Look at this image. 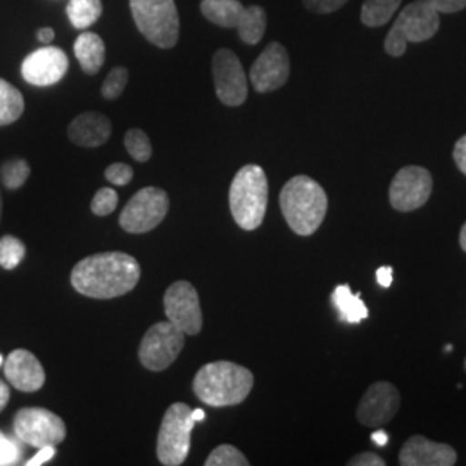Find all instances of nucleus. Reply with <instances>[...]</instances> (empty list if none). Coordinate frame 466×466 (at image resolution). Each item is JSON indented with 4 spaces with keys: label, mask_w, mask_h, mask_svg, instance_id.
Wrapping results in <instances>:
<instances>
[{
    "label": "nucleus",
    "mask_w": 466,
    "mask_h": 466,
    "mask_svg": "<svg viewBox=\"0 0 466 466\" xmlns=\"http://www.w3.org/2000/svg\"><path fill=\"white\" fill-rule=\"evenodd\" d=\"M140 265L127 252H100L82 259L71 271L73 289L85 298L113 299L134 290Z\"/></svg>",
    "instance_id": "obj_1"
},
{
    "label": "nucleus",
    "mask_w": 466,
    "mask_h": 466,
    "mask_svg": "<svg viewBox=\"0 0 466 466\" xmlns=\"http://www.w3.org/2000/svg\"><path fill=\"white\" fill-rule=\"evenodd\" d=\"M280 208L290 230L309 237L321 227L329 209L323 187L306 175H298L283 185Z\"/></svg>",
    "instance_id": "obj_2"
},
{
    "label": "nucleus",
    "mask_w": 466,
    "mask_h": 466,
    "mask_svg": "<svg viewBox=\"0 0 466 466\" xmlns=\"http://www.w3.org/2000/svg\"><path fill=\"white\" fill-rule=\"evenodd\" d=\"M192 387L204 404L215 408L235 406L248 400L254 387V375L232 361H215L200 368Z\"/></svg>",
    "instance_id": "obj_3"
},
{
    "label": "nucleus",
    "mask_w": 466,
    "mask_h": 466,
    "mask_svg": "<svg viewBox=\"0 0 466 466\" xmlns=\"http://www.w3.org/2000/svg\"><path fill=\"white\" fill-rule=\"evenodd\" d=\"M230 211L242 230H256L263 225L268 209V178L258 165L240 167L230 185Z\"/></svg>",
    "instance_id": "obj_4"
},
{
    "label": "nucleus",
    "mask_w": 466,
    "mask_h": 466,
    "mask_svg": "<svg viewBox=\"0 0 466 466\" xmlns=\"http://www.w3.org/2000/svg\"><path fill=\"white\" fill-rule=\"evenodd\" d=\"M441 28V15L425 0L408 4L394 21L383 40V49L390 57H402L408 44L431 40Z\"/></svg>",
    "instance_id": "obj_5"
},
{
    "label": "nucleus",
    "mask_w": 466,
    "mask_h": 466,
    "mask_svg": "<svg viewBox=\"0 0 466 466\" xmlns=\"http://www.w3.org/2000/svg\"><path fill=\"white\" fill-rule=\"evenodd\" d=\"M206 417L204 410H190L184 402L167 408L157 433V460L165 466L184 463L190 452V435L194 425Z\"/></svg>",
    "instance_id": "obj_6"
},
{
    "label": "nucleus",
    "mask_w": 466,
    "mask_h": 466,
    "mask_svg": "<svg viewBox=\"0 0 466 466\" xmlns=\"http://www.w3.org/2000/svg\"><path fill=\"white\" fill-rule=\"evenodd\" d=\"M200 13L219 28H235L248 46L259 44L267 34V11L261 5L244 7L238 0H202Z\"/></svg>",
    "instance_id": "obj_7"
},
{
    "label": "nucleus",
    "mask_w": 466,
    "mask_h": 466,
    "mask_svg": "<svg viewBox=\"0 0 466 466\" xmlns=\"http://www.w3.org/2000/svg\"><path fill=\"white\" fill-rule=\"evenodd\" d=\"M138 32L159 49H173L180 36V16L175 0H130Z\"/></svg>",
    "instance_id": "obj_8"
},
{
    "label": "nucleus",
    "mask_w": 466,
    "mask_h": 466,
    "mask_svg": "<svg viewBox=\"0 0 466 466\" xmlns=\"http://www.w3.org/2000/svg\"><path fill=\"white\" fill-rule=\"evenodd\" d=\"M169 198L163 188L146 187L135 194L121 211L119 225L125 232L147 233L167 218Z\"/></svg>",
    "instance_id": "obj_9"
},
{
    "label": "nucleus",
    "mask_w": 466,
    "mask_h": 466,
    "mask_svg": "<svg viewBox=\"0 0 466 466\" xmlns=\"http://www.w3.org/2000/svg\"><path fill=\"white\" fill-rule=\"evenodd\" d=\"M15 435L34 448L57 446L66 439V425L63 418L57 417L44 408H23L15 417Z\"/></svg>",
    "instance_id": "obj_10"
},
{
    "label": "nucleus",
    "mask_w": 466,
    "mask_h": 466,
    "mask_svg": "<svg viewBox=\"0 0 466 466\" xmlns=\"http://www.w3.org/2000/svg\"><path fill=\"white\" fill-rule=\"evenodd\" d=\"M184 346L185 333L171 321H159L144 335L138 358L140 363L150 371H163L177 361Z\"/></svg>",
    "instance_id": "obj_11"
},
{
    "label": "nucleus",
    "mask_w": 466,
    "mask_h": 466,
    "mask_svg": "<svg viewBox=\"0 0 466 466\" xmlns=\"http://www.w3.org/2000/svg\"><path fill=\"white\" fill-rule=\"evenodd\" d=\"M433 178L429 169L421 167H400L390 188V206L400 213H411L423 208L432 196Z\"/></svg>",
    "instance_id": "obj_12"
},
{
    "label": "nucleus",
    "mask_w": 466,
    "mask_h": 466,
    "mask_svg": "<svg viewBox=\"0 0 466 466\" xmlns=\"http://www.w3.org/2000/svg\"><path fill=\"white\" fill-rule=\"evenodd\" d=\"M213 80L218 99L237 107L248 100V76L238 56L230 49H218L213 56Z\"/></svg>",
    "instance_id": "obj_13"
},
{
    "label": "nucleus",
    "mask_w": 466,
    "mask_h": 466,
    "mask_svg": "<svg viewBox=\"0 0 466 466\" xmlns=\"http://www.w3.org/2000/svg\"><path fill=\"white\" fill-rule=\"evenodd\" d=\"M165 313L185 335H198L202 329V309L199 294L192 283L175 282L165 294Z\"/></svg>",
    "instance_id": "obj_14"
},
{
    "label": "nucleus",
    "mask_w": 466,
    "mask_h": 466,
    "mask_svg": "<svg viewBox=\"0 0 466 466\" xmlns=\"http://www.w3.org/2000/svg\"><path fill=\"white\" fill-rule=\"evenodd\" d=\"M290 76V57L280 42L268 44L267 49L250 66V84L256 92L268 94L282 88Z\"/></svg>",
    "instance_id": "obj_15"
},
{
    "label": "nucleus",
    "mask_w": 466,
    "mask_h": 466,
    "mask_svg": "<svg viewBox=\"0 0 466 466\" xmlns=\"http://www.w3.org/2000/svg\"><path fill=\"white\" fill-rule=\"evenodd\" d=\"M400 390L390 382H375L368 387L358 406V420L368 429H382L400 411Z\"/></svg>",
    "instance_id": "obj_16"
},
{
    "label": "nucleus",
    "mask_w": 466,
    "mask_h": 466,
    "mask_svg": "<svg viewBox=\"0 0 466 466\" xmlns=\"http://www.w3.org/2000/svg\"><path fill=\"white\" fill-rule=\"evenodd\" d=\"M69 59L65 50L42 47L32 52L21 65V75L30 85L50 86L66 76Z\"/></svg>",
    "instance_id": "obj_17"
},
{
    "label": "nucleus",
    "mask_w": 466,
    "mask_h": 466,
    "mask_svg": "<svg viewBox=\"0 0 466 466\" xmlns=\"http://www.w3.org/2000/svg\"><path fill=\"white\" fill-rule=\"evenodd\" d=\"M458 461V454L450 444L433 442L423 435L410 437L400 452L402 466H452Z\"/></svg>",
    "instance_id": "obj_18"
},
{
    "label": "nucleus",
    "mask_w": 466,
    "mask_h": 466,
    "mask_svg": "<svg viewBox=\"0 0 466 466\" xmlns=\"http://www.w3.org/2000/svg\"><path fill=\"white\" fill-rule=\"evenodd\" d=\"M4 373L9 383L21 392H36L46 383V371L30 350H13L4 361Z\"/></svg>",
    "instance_id": "obj_19"
},
{
    "label": "nucleus",
    "mask_w": 466,
    "mask_h": 466,
    "mask_svg": "<svg viewBox=\"0 0 466 466\" xmlns=\"http://www.w3.org/2000/svg\"><path fill=\"white\" fill-rule=\"evenodd\" d=\"M113 127L109 117L88 111L75 117L67 128V137L73 144L80 147H99L111 137Z\"/></svg>",
    "instance_id": "obj_20"
},
{
    "label": "nucleus",
    "mask_w": 466,
    "mask_h": 466,
    "mask_svg": "<svg viewBox=\"0 0 466 466\" xmlns=\"http://www.w3.org/2000/svg\"><path fill=\"white\" fill-rule=\"evenodd\" d=\"M75 56L86 75H97L106 61V46L99 35L84 32L75 42Z\"/></svg>",
    "instance_id": "obj_21"
},
{
    "label": "nucleus",
    "mask_w": 466,
    "mask_h": 466,
    "mask_svg": "<svg viewBox=\"0 0 466 466\" xmlns=\"http://www.w3.org/2000/svg\"><path fill=\"white\" fill-rule=\"evenodd\" d=\"M332 302L340 315V319L348 323H361L368 318L367 304L358 294H352L350 285L335 287Z\"/></svg>",
    "instance_id": "obj_22"
},
{
    "label": "nucleus",
    "mask_w": 466,
    "mask_h": 466,
    "mask_svg": "<svg viewBox=\"0 0 466 466\" xmlns=\"http://www.w3.org/2000/svg\"><path fill=\"white\" fill-rule=\"evenodd\" d=\"M402 0H365L361 5V23L368 28L387 25L400 9Z\"/></svg>",
    "instance_id": "obj_23"
},
{
    "label": "nucleus",
    "mask_w": 466,
    "mask_h": 466,
    "mask_svg": "<svg viewBox=\"0 0 466 466\" xmlns=\"http://www.w3.org/2000/svg\"><path fill=\"white\" fill-rule=\"evenodd\" d=\"M25 111L23 94L16 86L0 78V127L17 121Z\"/></svg>",
    "instance_id": "obj_24"
},
{
    "label": "nucleus",
    "mask_w": 466,
    "mask_h": 466,
    "mask_svg": "<svg viewBox=\"0 0 466 466\" xmlns=\"http://www.w3.org/2000/svg\"><path fill=\"white\" fill-rule=\"evenodd\" d=\"M67 17L76 30L92 26L102 15L100 0H69L66 7Z\"/></svg>",
    "instance_id": "obj_25"
},
{
    "label": "nucleus",
    "mask_w": 466,
    "mask_h": 466,
    "mask_svg": "<svg viewBox=\"0 0 466 466\" xmlns=\"http://www.w3.org/2000/svg\"><path fill=\"white\" fill-rule=\"evenodd\" d=\"M26 248L13 235H4L0 238V267L4 269H15L25 259Z\"/></svg>",
    "instance_id": "obj_26"
},
{
    "label": "nucleus",
    "mask_w": 466,
    "mask_h": 466,
    "mask_svg": "<svg viewBox=\"0 0 466 466\" xmlns=\"http://www.w3.org/2000/svg\"><path fill=\"white\" fill-rule=\"evenodd\" d=\"M30 171H32L30 165L25 159L7 161L5 165H2V167H0L2 184L5 185L7 188H11V190H16L28 180Z\"/></svg>",
    "instance_id": "obj_27"
},
{
    "label": "nucleus",
    "mask_w": 466,
    "mask_h": 466,
    "mask_svg": "<svg viewBox=\"0 0 466 466\" xmlns=\"http://www.w3.org/2000/svg\"><path fill=\"white\" fill-rule=\"evenodd\" d=\"M125 147L128 154L138 163H147L152 156V146H150L149 137L144 130L132 128L125 135Z\"/></svg>",
    "instance_id": "obj_28"
},
{
    "label": "nucleus",
    "mask_w": 466,
    "mask_h": 466,
    "mask_svg": "<svg viewBox=\"0 0 466 466\" xmlns=\"http://www.w3.org/2000/svg\"><path fill=\"white\" fill-rule=\"evenodd\" d=\"M206 466H248L249 460L230 444H221L217 450L213 451L208 460Z\"/></svg>",
    "instance_id": "obj_29"
},
{
    "label": "nucleus",
    "mask_w": 466,
    "mask_h": 466,
    "mask_svg": "<svg viewBox=\"0 0 466 466\" xmlns=\"http://www.w3.org/2000/svg\"><path fill=\"white\" fill-rule=\"evenodd\" d=\"M128 78H130V73L127 67L117 66L111 69V73L107 75V78L104 80L102 88H100L102 97L107 100L117 99L123 94V90L127 88Z\"/></svg>",
    "instance_id": "obj_30"
},
{
    "label": "nucleus",
    "mask_w": 466,
    "mask_h": 466,
    "mask_svg": "<svg viewBox=\"0 0 466 466\" xmlns=\"http://www.w3.org/2000/svg\"><path fill=\"white\" fill-rule=\"evenodd\" d=\"M21 441L0 431V466H13L21 463L23 448Z\"/></svg>",
    "instance_id": "obj_31"
},
{
    "label": "nucleus",
    "mask_w": 466,
    "mask_h": 466,
    "mask_svg": "<svg viewBox=\"0 0 466 466\" xmlns=\"http://www.w3.org/2000/svg\"><path fill=\"white\" fill-rule=\"evenodd\" d=\"M117 200H119V198H117L116 190L109 188V187H104V188L97 190V194L94 196L90 209L97 217H107L116 209Z\"/></svg>",
    "instance_id": "obj_32"
},
{
    "label": "nucleus",
    "mask_w": 466,
    "mask_h": 466,
    "mask_svg": "<svg viewBox=\"0 0 466 466\" xmlns=\"http://www.w3.org/2000/svg\"><path fill=\"white\" fill-rule=\"evenodd\" d=\"M104 175H106L107 182L123 187V185H128L132 182V178H134V169H132V167L125 165V163H115V165L107 167Z\"/></svg>",
    "instance_id": "obj_33"
},
{
    "label": "nucleus",
    "mask_w": 466,
    "mask_h": 466,
    "mask_svg": "<svg viewBox=\"0 0 466 466\" xmlns=\"http://www.w3.org/2000/svg\"><path fill=\"white\" fill-rule=\"evenodd\" d=\"M350 0H302L304 7L315 15H332L342 9Z\"/></svg>",
    "instance_id": "obj_34"
},
{
    "label": "nucleus",
    "mask_w": 466,
    "mask_h": 466,
    "mask_svg": "<svg viewBox=\"0 0 466 466\" xmlns=\"http://www.w3.org/2000/svg\"><path fill=\"white\" fill-rule=\"evenodd\" d=\"M439 15H454L466 9V0H425Z\"/></svg>",
    "instance_id": "obj_35"
},
{
    "label": "nucleus",
    "mask_w": 466,
    "mask_h": 466,
    "mask_svg": "<svg viewBox=\"0 0 466 466\" xmlns=\"http://www.w3.org/2000/svg\"><path fill=\"white\" fill-rule=\"evenodd\" d=\"M350 466H385V460L375 452H361L356 454L352 460L348 461Z\"/></svg>",
    "instance_id": "obj_36"
},
{
    "label": "nucleus",
    "mask_w": 466,
    "mask_h": 466,
    "mask_svg": "<svg viewBox=\"0 0 466 466\" xmlns=\"http://www.w3.org/2000/svg\"><path fill=\"white\" fill-rule=\"evenodd\" d=\"M452 159H454L458 169H460L463 175H466V135H463V137L456 142L454 150H452Z\"/></svg>",
    "instance_id": "obj_37"
},
{
    "label": "nucleus",
    "mask_w": 466,
    "mask_h": 466,
    "mask_svg": "<svg viewBox=\"0 0 466 466\" xmlns=\"http://www.w3.org/2000/svg\"><path fill=\"white\" fill-rule=\"evenodd\" d=\"M56 456V446H44L40 451L35 454L32 460H28L25 465L26 466H40L46 465L52 458Z\"/></svg>",
    "instance_id": "obj_38"
},
{
    "label": "nucleus",
    "mask_w": 466,
    "mask_h": 466,
    "mask_svg": "<svg viewBox=\"0 0 466 466\" xmlns=\"http://www.w3.org/2000/svg\"><path fill=\"white\" fill-rule=\"evenodd\" d=\"M377 280L382 285L383 289H389L392 285V268H379L377 269Z\"/></svg>",
    "instance_id": "obj_39"
},
{
    "label": "nucleus",
    "mask_w": 466,
    "mask_h": 466,
    "mask_svg": "<svg viewBox=\"0 0 466 466\" xmlns=\"http://www.w3.org/2000/svg\"><path fill=\"white\" fill-rule=\"evenodd\" d=\"M9 398H11V390H9V387L5 385V382H2V380H0V411L7 406Z\"/></svg>",
    "instance_id": "obj_40"
},
{
    "label": "nucleus",
    "mask_w": 466,
    "mask_h": 466,
    "mask_svg": "<svg viewBox=\"0 0 466 466\" xmlns=\"http://www.w3.org/2000/svg\"><path fill=\"white\" fill-rule=\"evenodd\" d=\"M36 36H38V40H40V42H52L56 34H54V30H52V28H42V30H38Z\"/></svg>",
    "instance_id": "obj_41"
},
{
    "label": "nucleus",
    "mask_w": 466,
    "mask_h": 466,
    "mask_svg": "<svg viewBox=\"0 0 466 466\" xmlns=\"http://www.w3.org/2000/svg\"><path fill=\"white\" fill-rule=\"evenodd\" d=\"M371 441H373L377 446L383 448V446L387 444V435L383 432H375L371 435Z\"/></svg>",
    "instance_id": "obj_42"
},
{
    "label": "nucleus",
    "mask_w": 466,
    "mask_h": 466,
    "mask_svg": "<svg viewBox=\"0 0 466 466\" xmlns=\"http://www.w3.org/2000/svg\"><path fill=\"white\" fill-rule=\"evenodd\" d=\"M460 246L466 252V223L463 225V228H461V233H460Z\"/></svg>",
    "instance_id": "obj_43"
},
{
    "label": "nucleus",
    "mask_w": 466,
    "mask_h": 466,
    "mask_svg": "<svg viewBox=\"0 0 466 466\" xmlns=\"http://www.w3.org/2000/svg\"><path fill=\"white\" fill-rule=\"evenodd\" d=\"M0 218H2V194H0Z\"/></svg>",
    "instance_id": "obj_44"
},
{
    "label": "nucleus",
    "mask_w": 466,
    "mask_h": 466,
    "mask_svg": "<svg viewBox=\"0 0 466 466\" xmlns=\"http://www.w3.org/2000/svg\"><path fill=\"white\" fill-rule=\"evenodd\" d=\"M2 363H4V358H2V354H0V367H2Z\"/></svg>",
    "instance_id": "obj_45"
},
{
    "label": "nucleus",
    "mask_w": 466,
    "mask_h": 466,
    "mask_svg": "<svg viewBox=\"0 0 466 466\" xmlns=\"http://www.w3.org/2000/svg\"><path fill=\"white\" fill-rule=\"evenodd\" d=\"M465 370H466V360H465Z\"/></svg>",
    "instance_id": "obj_46"
}]
</instances>
